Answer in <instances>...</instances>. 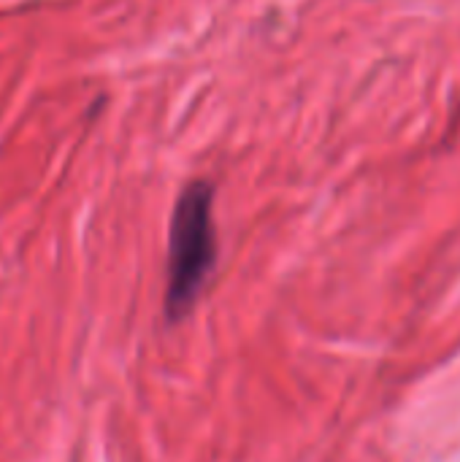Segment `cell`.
I'll return each mask as SVG.
<instances>
[{
  "instance_id": "obj_1",
  "label": "cell",
  "mask_w": 460,
  "mask_h": 462,
  "mask_svg": "<svg viewBox=\"0 0 460 462\" xmlns=\"http://www.w3.org/2000/svg\"><path fill=\"white\" fill-rule=\"evenodd\" d=\"M214 189L209 181H192L182 189L168 236V284L165 309L171 317H182L198 300L214 260Z\"/></svg>"
}]
</instances>
